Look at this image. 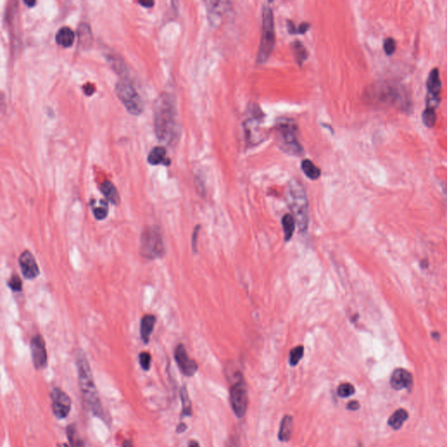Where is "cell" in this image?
<instances>
[{"label":"cell","mask_w":447,"mask_h":447,"mask_svg":"<svg viewBox=\"0 0 447 447\" xmlns=\"http://www.w3.org/2000/svg\"><path fill=\"white\" fill-rule=\"evenodd\" d=\"M155 129L162 141H170L175 133V109L167 95L158 97L155 103Z\"/></svg>","instance_id":"cell-3"},{"label":"cell","mask_w":447,"mask_h":447,"mask_svg":"<svg viewBox=\"0 0 447 447\" xmlns=\"http://www.w3.org/2000/svg\"><path fill=\"white\" fill-rule=\"evenodd\" d=\"M24 3H25L28 7H33L34 4H36L35 1H24Z\"/></svg>","instance_id":"cell-40"},{"label":"cell","mask_w":447,"mask_h":447,"mask_svg":"<svg viewBox=\"0 0 447 447\" xmlns=\"http://www.w3.org/2000/svg\"><path fill=\"white\" fill-rule=\"evenodd\" d=\"M390 385L396 390L410 389L413 385L412 374L406 369H396L390 376Z\"/></svg>","instance_id":"cell-14"},{"label":"cell","mask_w":447,"mask_h":447,"mask_svg":"<svg viewBox=\"0 0 447 447\" xmlns=\"http://www.w3.org/2000/svg\"><path fill=\"white\" fill-rule=\"evenodd\" d=\"M293 51H294V55L296 56L298 62L301 63L303 60H305L308 55H307V51H306L305 47L303 46L301 43L299 41H295L294 46H293Z\"/></svg>","instance_id":"cell-30"},{"label":"cell","mask_w":447,"mask_h":447,"mask_svg":"<svg viewBox=\"0 0 447 447\" xmlns=\"http://www.w3.org/2000/svg\"><path fill=\"white\" fill-rule=\"evenodd\" d=\"M122 447H133V445H132L131 441H130V440H125V441L123 442Z\"/></svg>","instance_id":"cell-39"},{"label":"cell","mask_w":447,"mask_h":447,"mask_svg":"<svg viewBox=\"0 0 447 447\" xmlns=\"http://www.w3.org/2000/svg\"><path fill=\"white\" fill-rule=\"evenodd\" d=\"M228 447H238V446L236 445V442H235V441H232V442L228 445Z\"/></svg>","instance_id":"cell-41"},{"label":"cell","mask_w":447,"mask_h":447,"mask_svg":"<svg viewBox=\"0 0 447 447\" xmlns=\"http://www.w3.org/2000/svg\"><path fill=\"white\" fill-rule=\"evenodd\" d=\"M282 226H283V231H284V238L286 241H289L292 237V234L295 231L296 227V221L294 217H292V214H286L284 217H282Z\"/></svg>","instance_id":"cell-21"},{"label":"cell","mask_w":447,"mask_h":447,"mask_svg":"<svg viewBox=\"0 0 447 447\" xmlns=\"http://www.w3.org/2000/svg\"><path fill=\"white\" fill-rule=\"evenodd\" d=\"M140 252L149 259H159L165 254L163 236L158 228L149 227L142 233Z\"/></svg>","instance_id":"cell-5"},{"label":"cell","mask_w":447,"mask_h":447,"mask_svg":"<svg viewBox=\"0 0 447 447\" xmlns=\"http://www.w3.org/2000/svg\"><path fill=\"white\" fill-rule=\"evenodd\" d=\"M52 409L55 418L64 419L67 418L72 408L71 398L62 389L55 387L50 393Z\"/></svg>","instance_id":"cell-9"},{"label":"cell","mask_w":447,"mask_h":447,"mask_svg":"<svg viewBox=\"0 0 447 447\" xmlns=\"http://www.w3.org/2000/svg\"><path fill=\"white\" fill-rule=\"evenodd\" d=\"M286 200L289 209L294 217L296 225L301 233L308 230L310 214H309V201L306 194L305 189L297 180H291L289 183Z\"/></svg>","instance_id":"cell-2"},{"label":"cell","mask_w":447,"mask_h":447,"mask_svg":"<svg viewBox=\"0 0 447 447\" xmlns=\"http://www.w3.org/2000/svg\"><path fill=\"white\" fill-rule=\"evenodd\" d=\"M91 206H92L93 214L97 220H102L108 216L109 207H108V203L106 201L100 200L99 204H97L96 201L93 200Z\"/></svg>","instance_id":"cell-23"},{"label":"cell","mask_w":447,"mask_h":447,"mask_svg":"<svg viewBox=\"0 0 447 447\" xmlns=\"http://www.w3.org/2000/svg\"><path fill=\"white\" fill-rule=\"evenodd\" d=\"M422 121L427 128H433L437 121L436 110L426 108L422 114Z\"/></svg>","instance_id":"cell-25"},{"label":"cell","mask_w":447,"mask_h":447,"mask_svg":"<svg viewBox=\"0 0 447 447\" xmlns=\"http://www.w3.org/2000/svg\"><path fill=\"white\" fill-rule=\"evenodd\" d=\"M235 380L231 386L230 403L234 414L238 418H243L248 407V392L246 382L240 372L235 373Z\"/></svg>","instance_id":"cell-7"},{"label":"cell","mask_w":447,"mask_h":447,"mask_svg":"<svg viewBox=\"0 0 447 447\" xmlns=\"http://www.w3.org/2000/svg\"><path fill=\"white\" fill-rule=\"evenodd\" d=\"M100 190L101 193L104 195L106 199H108L110 203L115 205L120 204L119 193L117 187L110 181H104L100 184Z\"/></svg>","instance_id":"cell-18"},{"label":"cell","mask_w":447,"mask_h":447,"mask_svg":"<svg viewBox=\"0 0 447 447\" xmlns=\"http://www.w3.org/2000/svg\"><path fill=\"white\" fill-rule=\"evenodd\" d=\"M277 139L283 151L291 155H301L303 152L297 139L296 126L291 121H283L277 126Z\"/></svg>","instance_id":"cell-8"},{"label":"cell","mask_w":447,"mask_h":447,"mask_svg":"<svg viewBox=\"0 0 447 447\" xmlns=\"http://www.w3.org/2000/svg\"><path fill=\"white\" fill-rule=\"evenodd\" d=\"M359 408V402L356 401V400H353V401H350L348 404L347 409H350V410L355 411V410H357Z\"/></svg>","instance_id":"cell-34"},{"label":"cell","mask_w":447,"mask_h":447,"mask_svg":"<svg viewBox=\"0 0 447 447\" xmlns=\"http://www.w3.org/2000/svg\"><path fill=\"white\" fill-rule=\"evenodd\" d=\"M309 28H310V24H309V23H302V24L299 26V28H297L295 34H296V33H299V34H304V33H306V32L309 30Z\"/></svg>","instance_id":"cell-35"},{"label":"cell","mask_w":447,"mask_h":447,"mask_svg":"<svg viewBox=\"0 0 447 447\" xmlns=\"http://www.w3.org/2000/svg\"><path fill=\"white\" fill-rule=\"evenodd\" d=\"M30 348L34 368L36 369L46 368L47 365V352L46 343L40 334H37L33 337L30 343Z\"/></svg>","instance_id":"cell-11"},{"label":"cell","mask_w":447,"mask_h":447,"mask_svg":"<svg viewBox=\"0 0 447 447\" xmlns=\"http://www.w3.org/2000/svg\"><path fill=\"white\" fill-rule=\"evenodd\" d=\"M362 447V446H359V447Z\"/></svg>","instance_id":"cell-43"},{"label":"cell","mask_w":447,"mask_h":447,"mask_svg":"<svg viewBox=\"0 0 447 447\" xmlns=\"http://www.w3.org/2000/svg\"><path fill=\"white\" fill-rule=\"evenodd\" d=\"M76 367L78 372V379L82 397L86 406L95 416L104 418L103 408L100 403L99 394L94 381L92 371L88 359L82 351L76 353Z\"/></svg>","instance_id":"cell-1"},{"label":"cell","mask_w":447,"mask_h":447,"mask_svg":"<svg viewBox=\"0 0 447 447\" xmlns=\"http://www.w3.org/2000/svg\"><path fill=\"white\" fill-rule=\"evenodd\" d=\"M187 429V426L184 423H180L179 425L176 427V432L177 433H183Z\"/></svg>","instance_id":"cell-36"},{"label":"cell","mask_w":447,"mask_h":447,"mask_svg":"<svg viewBox=\"0 0 447 447\" xmlns=\"http://www.w3.org/2000/svg\"><path fill=\"white\" fill-rule=\"evenodd\" d=\"M75 33L74 31L68 27V26H63L58 30L56 36H55V40L57 44L64 47H69L73 45L75 41Z\"/></svg>","instance_id":"cell-17"},{"label":"cell","mask_w":447,"mask_h":447,"mask_svg":"<svg viewBox=\"0 0 447 447\" xmlns=\"http://www.w3.org/2000/svg\"><path fill=\"white\" fill-rule=\"evenodd\" d=\"M188 447H199V444L196 442V440H192L190 441L189 443Z\"/></svg>","instance_id":"cell-38"},{"label":"cell","mask_w":447,"mask_h":447,"mask_svg":"<svg viewBox=\"0 0 447 447\" xmlns=\"http://www.w3.org/2000/svg\"><path fill=\"white\" fill-rule=\"evenodd\" d=\"M409 418L408 411L405 409H398L389 417L388 420L389 427H391L393 430H399L406 420Z\"/></svg>","instance_id":"cell-19"},{"label":"cell","mask_w":447,"mask_h":447,"mask_svg":"<svg viewBox=\"0 0 447 447\" xmlns=\"http://www.w3.org/2000/svg\"><path fill=\"white\" fill-rule=\"evenodd\" d=\"M303 355H304V348L302 346H297V347L293 348L289 354V364L292 367L296 366L297 364H299L300 361L302 359Z\"/></svg>","instance_id":"cell-26"},{"label":"cell","mask_w":447,"mask_h":447,"mask_svg":"<svg viewBox=\"0 0 447 447\" xmlns=\"http://www.w3.org/2000/svg\"><path fill=\"white\" fill-rule=\"evenodd\" d=\"M117 97L125 106L127 110L134 116H138L143 110V102L137 91L128 79H120L116 86Z\"/></svg>","instance_id":"cell-6"},{"label":"cell","mask_w":447,"mask_h":447,"mask_svg":"<svg viewBox=\"0 0 447 447\" xmlns=\"http://www.w3.org/2000/svg\"><path fill=\"white\" fill-rule=\"evenodd\" d=\"M155 322H156V318L153 314H146L141 320L140 334H141L142 342L145 344L150 342V338L154 330Z\"/></svg>","instance_id":"cell-15"},{"label":"cell","mask_w":447,"mask_h":447,"mask_svg":"<svg viewBox=\"0 0 447 447\" xmlns=\"http://www.w3.org/2000/svg\"><path fill=\"white\" fill-rule=\"evenodd\" d=\"M139 364L143 370H149L151 368V355L148 352H142L139 355Z\"/></svg>","instance_id":"cell-31"},{"label":"cell","mask_w":447,"mask_h":447,"mask_svg":"<svg viewBox=\"0 0 447 447\" xmlns=\"http://www.w3.org/2000/svg\"><path fill=\"white\" fill-rule=\"evenodd\" d=\"M337 394L340 397H343V398H347V397H350L355 394V387L351 384H349V383H346V384H342L341 385H339L338 388H337Z\"/></svg>","instance_id":"cell-28"},{"label":"cell","mask_w":447,"mask_h":447,"mask_svg":"<svg viewBox=\"0 0 447 447\" xmlns=\"http://www.w3.org/2000/svg\"><path fill=\"white\" fill-rule=\"evenodd\" d=\"M200 231V226H196L194 229L193 234V251L196 252V243H197V238H198V233Z\"/></svg>","instance_id":"cell-33"},{"label":"cell","mask_w":447,"mask_h":447,"mask_svg":"<svg viewBox=\"0 0 447 447\" xmlns=\"http://www.w3.org/2000/svg\"><path fill=\"white\" fill-rule=\"evenodd\" d=\"M180 397L182 402V417H191L193 415V406L185 385L181 388Z\"/></svg>","instance_id":"cell-22"},{"label":"cell","mask_w":447,"mask_h":447,"mask_svg":"<svg viewBox=\"0 0 447 447\" xmlns=\"http://www.w3.org/2000/svg\"><path fill=\"white\" fill-rule=\"evenodd\" d=\"M166 161L170 160L166 158V150L163 147H155L148 155V162L152 165H157L160 163L168 165V163H170Z\"/></svg>","instance_id":"cell-20"},{"label":"cell","mask_w":447,"mask_h":447,"mask_svg":"<svg viewBox=\"0 0 447 447\" xmlns=\"http://www.w3.org/2000/svg\"><path fill=\"white\" fill-rule=\"evenodd\" d=\"M19 264L21 268L22 274L27 280H34L38 277L40 272L34 255L28 250L21 253L19 259Z\"/></svg>","instance_id":"cell-13"},{"label":"cell","mask_w":447,"mask_h":447,"mask_svg":"<svg viewBox=\"0 0 447 447\" xmlns=\"http://www.w3.org/2000/svg\"><path fill=\"white\" fill-rule=\"evenodd\" d=\"M262 34L257 55V62L263 64L272 54L275 45V33L272 9L265 6L262 13Z\"/></svg>","instance_id":"cell-4"},{"label":"cell","mask_w":447,"mask_h":447,"mask_svg":"<svg viewBox=\"0 0 447 447\" xmlns=\"http://www.w3.org/2000/svg\"><path fill=\"white\" fill-rule=\"evenodd\" d=\"M445 197H446V201H447V185H446V188H445Z\"/></svg>","instance_id":"cell-42"},{"label":"cell","mask_w":447,"mask_h":447,"mask_svg":"<svg viewBox=\"0 0 447 447\" xmlns=\"http://www.w3.org/2000/svg\"><path fill=\"white\" fill-rule=\"evenodd\" d=\"M293 420L292 416L285 415L280 422L278 438L281 442H289L292 436Z\"/></svg>","instance_id":"cell-16"},{"label":"cell","mask_w":447,"mask_h":447,"mask_svg":"<svg viewBox=\"0 0 447 447\" xmlns=\"http://www.w3.org/2000/svg\"><path fill=\"white\" fill-rule=\"evenodd\" d=\"M397 49V43L392 38H387L384 41V50L387 55H392Z\"/></svg>","instance_id":"cell-32"},{"label":"cell","mask_w":447,"mask_h":447,"mask_svg":"<svg viewBox=\"0 0 447 447\" xmlns=\"http://www.w3.org/2000/svg\"><path fill=\"white\" fill-rule=\"evenodd\" d=\"M67 438L69 439L71 447H82V443L78 438L76 430L73 426H69L67 429Z\"/></svg>","instance_id":"cell-27"},{"label":"cell","mask_w":447,"mask_h":447,"mask_svg":"<svg viewBox=\"0 0 447 447\" xmlns=\"http://www.w3.org/2000/svg\"><path fill=\"white\" fill-rule=\"evenodd\" d=\"M175 361L180 371L184 374V376H193L197 371V364L194 360L190 358L186 349L183 344H178L175 350L174 354Z\"/></svg>","instance_id":"cell-12"},{"label":"cell","mask_w":447,"mask_h":447,"mask_svg":"<svg viewBox=\"0 0 447 447\" xmlns=\"http://www.w3.org/2000/svg\"><path fill=\"white\" fill-rule=\"evenodd\" d=\"M139 4H142V6H144V7H151L154 4V2L153 1H147V2L141 1V2H139Z\"/></svg>","instance_id":"cell-37"},{"label":"cell","mask_w":447,"mask_h":447,"mask_svg":"<svg viewBox=\"0 0 447 447\" xmlns=\"http://www.w3.org/2000/svg\"><path fill=\"white\" fill-rule=\"evenodd\" d=\"M7 286L9 289L13 292H20L22 291V280L18 274H13L11 279L7 281Z\"/></svg>","instance_id":"cell-29"},{"label":"cell","mask_w":447,"mask_h":447,"mask_svg":"<svg viewBox=\"0 0 447 447\" xmlns=\"http://www.w3.org/2000/svg\"><path fill=\"white\" fill-rule=\"evenodd\" d=\"M301 169H302L303 172L305 173V175L310 179H318L320 177V175H321L320 169L312 161L308 160V159L304 160L301 163Z\"/></svg>","instance_id":"cell-24"},{"label":"cell","mask_w":447,"mask_h":447,"mask_svg":"<svg viewBox=\"0 0 447 447\" xmlns=\"http://www.w3.org/2000/svg\"><path fill=\"white\" fill-rule=\"evenodd\" d=\"M427 88V108L436 110L440 103V94L442 90V83L438 68L432 69L429 74Z\"/></svg>","instance_id":"cell-10"}]
</instances>
